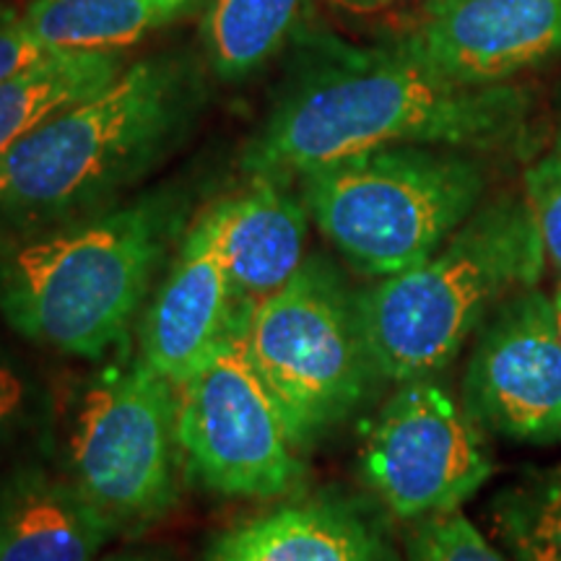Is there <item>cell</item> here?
I'll return each mask as SVG.
<instances>
[{"label":"cell","mask_w":561,"mask_h":561,"mask_svg":"<svg viewBox=\"0 0 561 561\" xmlns=\"http://www.w3.org/2000/svg\"><path fill=\"white\" fill-rule=\"evenodd\" d=\"M333 3H339V5H343V9H348V11L369 13V11L385 9V5H390V3H398V0H333Z\"/></svg>","instance_id":"obj_24"},{"label":"cell","mask_w":561,"mask_h":561,"mask_svg":"<svg viewBox=\"0 0 561 561\" xmlns=\"http://www.w3.org/2000/svg\"><path fill=\"white\" fill-rule=\"evenodd\" d=\"M178 388L144 356L107 364L83 388L68 437L70 481L115 536L140 533L178 502Z\"/></svg>","instance_id":"obj_7"},{"label":"cell","mask_w":561,"mask_h":561,"mask_svg":"<svg viewBox=\"0 0 561 561\" xmlns=\"http://www.w3.org/2000/svg\"><path fill=\"white\" fill-rule=\"evenodd\" d=\"M110 538L70 479L24 471L0 486V561H102Z\"/></svg>","instance_id":"obj_15"},{"label":"cell","mask_w":561,"mask_h":561,"mask_svg":"<svg viewBox=\"0 0 561 561\" xmlns=\"http://www.w3.org/2000/svg\"><path fill=\"white\" fill-rule=\"evenodd\" d=\"M250 359L305 450L343 424L380 380L364 335L359 294L322 257L244 312Z\"/></svg>","instance_id":"obj_6"},{"label":"cell","mask_w":561,"mask_h":561,"mask_svg":"<svg viewBox=\"0 0 561 561\" xmlns=\"http://www.w3.org/2000/svg\"><path fill=\"white\" fill-rule=\"evenodd\" d=\"M123 50H58L0 81V157L55 112L110 87Z\"/></svg>","instance_id":"obj_17"},{"label":"cell","mask_w":561,"mask_h":561,"mask_svg":"<svg viewBox=\"0 0 561 561\" xmlns=\"http://www.w3.org/2000/svg\"><path fill=\"white\" fill-rule=\"evenodd\" d=\"M525 201H528L533 219H536L538 237L546 255L561 278V153L553 151L538 159L525 172Z\"/></svg>","instance_id":"obj_21"},{"label":"cell","mask_w":561,"mask_h":561,"mask_svg":"<svg viewBox=\"0 0 561 561\" xmlns=\"http://www.w3.org/2000/svg\"><path fill=\"white\" fill-rule=\"evenodd\" d=\"M320 234L356 271L385 278L437 252L476 214L486 174L447 146H388L301 174Z\"/></svg>","instance_id":"obj_5"},{"label":"cell","mask_w":561,"mask_h":561,"mask_svg":"<svg viewBox=\"0 0 561 561\" xmlns=\"http://www.w3.org/2000/svg\"><path fill=\"white\" fill-rule=\"evenodd\" d=\"M208 0H32L21 13L47 50H123Z\"/></svg>","instance_id":"obj_16"},{"label":"cell","mask_w":561,"mask_h":561,"mask_svg":"<svg viewBox=\"0 0 561 561\" xmlns=\"http://www.w3.org/2000/svg\"><path fill=\"white\" fill-rule=\"evenodd\" d=\"M182 229L174 195L0 231V318L50 351L100 359L128 339Z\"/></svg>","instance_id":"obj_3"},{"label":"cell","mask_w":561,"mask_h":561,"mask_svg":"<svg viewBox=\"0 0 561 561\" xmlns=\"http://www.w3.org/2000/svg\"><path fill=\"white\" fill-rule=\"evenodd\" d=\"M312 0H208L203 47L221 81H240L284 50L305 24Z\"/></svg>","instance_id":"obj_18"},{"label":"cell","mask_w":561,"mask_h":561,"mask_svg":"<svg viewBox=\"0 0 561 561\" xmlns=\"http://www.w3.org/2000/svg\"><path fill=\"white\" fill-rule=\"evenodd\" d=\"M486 434L523 445H561V341L551 294H512L483 322L460 388Z\"/></svg>","instance_id":"obj_10"},{"label":"cell","mask_w":561,"mask_h":561,"mask_svg":"<svg viewBox=\"0 0 561 561\" xmlns=\"http://www.w3.org/2000/svg\"><path fill=\"white\" fill-rule=\"evenodd\" d=\"M102 561H157V559L146 557V553H117V557H107Z\"/></svg>","instance_id":"obj_26"},{"label":"cell","mask_w":561,"mask_h":561,"mask_svg":"<svg viewBox=\"0 0 561 561\" xmlns=\"http://www.w3.org/2000/svg\"><path fill=\"white\" fill-rule=\"evenodd\" d=\"M206 561H392L382 536L346 502L297 496L216 533Z\"/></svg>","instance_id":"obj_14"},{"label":"cell","mask_w":561,"mask_h":561,"mask_svg":"<svg viewBox=\"0 0 561 561\" xmlns=\"http://www.w3.org/2000/svg\"><path fill=\"white\" fill-rule=\"evenodd\" d=\"M359 468L401 523L460 510L494 473L486 432L434 377L398 382L364 437Z\"/></svg>","instance_id":"obj_9"},{"label":"cell","mask_w":561,"mask_h":561,"mask_svg":"<svg viewBox=\"0 0 561 561\" xmlns=\"http://www.w3.org/2000/svg\"><path fill=\"white\" fill-rule=\"evenodd\" d=\"M203 100L201 68L185 55H159L55 112L0 157V231L117 206L185 140Z\"/></svg>","instance_id":"obj_2"},{"label":"cell","mask_w":561,"mask_h":561,"mask_svg":"<svg viewBox=\"0 0 561 561\" xmlns=\"http://www.w3.org/2000/svg\"><path fill=\"white\" fill-rule=\"evenodd\" d=\"M50 53L53 50H47L42 42L32 37V32L26 30L16 11L9 5H0V81L21 73Z\"/></svg>","instance_id":"obj_22"},{"label":"cell","mask_w":561,"mask_h":561,"mask_svg":"<svg viewBox=\"0 0 561 561\" xmlns=\"http://www.w3.org/2000/svg\"><path fill=\"white\" fill-rule=\"evenodd\" d=\"M26 411H30V385L9 356L0 354V447L9 445V439L19 432Z\"/></svg>","instance_id":"obj_23"},{"label":"cell","mask_w":561,"mask_h":561,"mask_svg":"<svg viewBox=\"0 0 561 561\" xmlns=\"http://www.w3.org/2000/svg\"><path fill=\"white\" fill-rule=\"evenodd\" d=\"M401 42L447 79L510 83L561 55V0H426Z\"/></svg>","instance_id":"obj_11"},{"label":"cell","mask_w":561,"mask_h":561,"mask_svg":"<svg viewBox=\"0 0 561 561\" xmlns=\"http://www.w3.org/2000/svg\"><path fill=\"white\" fill-rule=\"evenodd\" d=\"M242 305L214 356L178 388L182 460L203 486L242 500H280L301 479V445L250 359Z\"/></svg>","instance_id":"obj_8"},{"label":"cell","mask_w":561,"mask_h":561,"mask_svg":"<svg viewBox=\"0 0 561 561\" xmlns=\"http://www.w3.org/2000/svg\"><path fill=\"white\" fill-rule=\"evenodd\" d=\"M546 255L528 201L504 195L476 208L437 252L359 294L380 380L434 377L512 294L538 286Z\"/></svg>","instance_id":"obj_4"},{"label":"cell","mask_w":561,"mask_h":561,"mask_svg":"<svg viewBox=\"0 0 561 561\" xmlns=\"http://www.w3.org/2000/svg\"><path fill=\"white\" fill-rule=\"evenodd\" d=\"M528 117L523 89L447 79L401 39L354 47L314 37L301 45L268 117L244 146L242 170L297 182L331 161L388 146L491 151L515 144Z\"/></svg>","instance_id":"obj_1"},{"label":"cell","mask_w":561,"mask_h":561,"mask_svg":"<svg viewBox=\"0 0 561 561\" xmlns=\"http://www.w3.org/2000/svg\"><path fill=\"white\" fill-rule=\"evenodd\" d=\"M551 305H553V320H557V333L561 341V278H557V284H553Z\"/></svg>","instance_id":"obj_25"},{"label":"cell","mask_w":561,"mask_h":561,"mask_svg":"<svg viewBox=\"0 0 561 561\" xmlns=\"http://www.w3.org/2000/svg\"><path fill=\"white\" fill-rule=\"evenodd\" d=\"M409 561H512L496 549L462 510L411 523Z\"/></svg>","instance_id":"obj_20"},{"label":"cell","mask_w":561,"mask_h":561,"mask_svg":"<svg viewBox=\"0 0 561 561\" xmlns=\"http://www.w3.org/2000/svg\"><path fill=\"white\" fill-rule=\"evenodd\" d=\"M237 301L261 305L307 263L310 210L289 180L250 178L242 191L210 203Z\"/></svg>","instance_id":"obj_13"},{"label":"cell","mask_w":561,"mask_h":561,"mask_svg":"<svg viewBox=\"0 0 561 561\" xmlns=\"http://www.w3.org/2000/svg\"><path fill=\"white\" fill-rule=\"evenodd\" d=\"M489 523L512 561H561V462L504 486L491 500Z\"/></svg>","instance_id":"obj_19"},{"label":"cell","mask_w":561,"mask_h":561,"mask_svg":"<svg viewBox=\"0 0 561 561\" xmlns=\"http://www.w3.org/2000/svg\"><path fill=\"white\" fill-rule=\"evenodd\" d=\"M557 151L561 153V130H559V136H557Z\"/></svg>","instance_id":"obj_27"},{"label":"cell","mask_w":561,"mask_h":561,"mask_svg":"<svg viewBox=\"0 0 561 561\" xmlns=\"http://www.w3.org/2000/svg\"><path fill=\"white\" fill-rule=\"evenodd\" d=\"M242 305L208 206L182 234L140 322V356L174 388L187 382L227 339Z\"/></svg>","instance_id":"obj_12"}]
</instances>
